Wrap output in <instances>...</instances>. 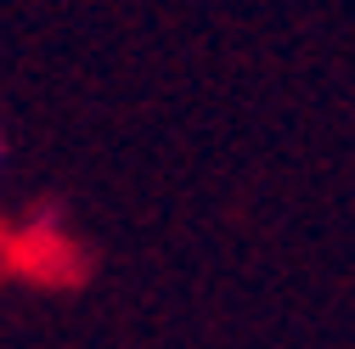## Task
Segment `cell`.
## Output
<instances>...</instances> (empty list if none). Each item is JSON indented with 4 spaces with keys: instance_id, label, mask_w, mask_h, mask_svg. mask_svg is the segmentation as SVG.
<instances>
[{
    "instance_id": "obj_1",
    "label": "cell",
    "mask_w": 355,
    "mask_h": 349,
    "mask_svg": "<svg viewBox=\"0 0 355 349\" xmlns=\"http://www.w3.org/2000/svg\"><path fill=\"white\" fill-rule=\"evenodd\" d=\"M0 169H6V136H0Z\"/></svg>"
}]
</instances>
